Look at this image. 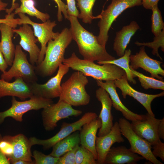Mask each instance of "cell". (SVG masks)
I'll return each instance as SVG.
<instances>
[{
  "instance_id": "cell-1",
  "label": "cell",
  "mask_w": 164,
  "mask_h": 164,
  "mask_svg": "<svg viewBox=\"0 0 164 164\" xmlns=\"http://www.w3.org/2000/svg\"><path fill=\"white\" fill-rule=\"evenodd\" d=\"M68 20L70 24L69 29L72 39L77 44L79 53L84 59L98 61L115 59L108 53L105 46L99 43L97 36L83 27L77 17L70 16Z\"/></svg>"
},
{
  "instance_id": "cell-2",
  "label": "cell",
  "mask_w": 164,
  "mask_h": 164,
  "mask_svg": "<svg viewBox=\"0 0 164 164\" xmlns=\"http://www.w3.org/2000/svg\"><path fill=\"white\" fill-rule=\"evenodd\" d=\"M72 40L70 29L65 28L56 39L50 40L43 60L35 66L36 75L44 77L53 74L63 63L65 50Z\"/></svg>"
},
{
  "instance_id": "cell-3",
  "label": "cell",
  "mask_w": 164,
  "mask_h": 164,
  "mask_svg": "<svg viewBox=\"0 0 164 164\" xmlns=\"http://www.w3.org/2000/svg\"><path fill=\"white\" fill-rule=\"evenodd\" d=\"M94 61L80 59L74 52L70 57L64 59L63 63L73 70L82 72L86 76L96 80H114L126 75L125 71L112 64H97Z\"/></svg>"
},
{
  "instance_id": "cell-4",
  "label": "cell",
  "mask_w": 164,
  "mask_h": 164,
  "mask_svg": "<svg viewBox=\"0 0 164 164\" xmlns=\"http://www.w3.org/2000/svg\"><path fill=\"white\" fill-rule=\"evenodd\" d=\"M89 82L87 76L81 72L73 73L61 84V91L59 101H63L72 106L85 105L90 102V97L85 86Z\"/></svg>"
},
{
  "instance_id": "cell-5",
  "label": "cell",
  "mask_w": 164,
  "mask_h": 164,
  "mask_svg": "<svg viewBox=\"0 0 164 164\" xmlns=\"http://www.w3.org/2000/svg\"><path fill=\"white\" fill-rule=\"evenodd\" d=\"M142 5L141 0H111L104 10H102L97 24L99 34L97 38L99 43L105 46L108 40V33L112 24L126 9Z\"/></svg>"
},
{
  "instance_id": "cell-6",
  "label": "cell",
  "mask_w": 164,
  "mask_h": 164,
  "mask_svg": "<svg viewBox=\"0 0 164 164\" xmlns=\"http://www.w3.org/2000/svg\"><path fill=\"white\" fill-rule=\"evenodd\" d=\"M35 66L29 62L26 54L23 51L20 45H17L11 67L8 70L2 73L1 79L10 82L13 78L21 77L28 84L36 82L38 77Z\"/></svg>"
},
{
  "instance_id": "cell-7",
  "label": "cell",
  "mask_w": 164,
  "mask_h": 164,
  "mask_svg": "<svg viewBox=\"0 0 164 164\" xmlns=\"http://www.w3.org/2000/svg\"><path fill=\"white\" fill-rule=\"evenodd\" d=\"M53 103L52 99H47L35 95L28 100L17 101L13 97L11 107L3 111H0V125L5 118L11 117L18 122H22L23 116L26 113L32 110H38L43 109Z\"/></svg>"
},
{
  "instance_id": "cell-8",
  "label": "cell",
  "mask_w": 164,
  "mask_h": 164,
  "mask_svg": "<svg viewBox=\"0 0 164 164\" xmlns=\"http://www.w3.org/2000/svg\"><path fill=\"white\" fill-rule=\"evenodd\" d=\"M118 123L122 135L128 140L130 149L143 157L154 164H163L153 155L151 144L137 135L132 130L130 123L126 119L121 118Z\"/></svg>"
},
{
  "instance_id": "cell-9",
  "label": "cell",
  "mask_w": 164,
  "mask_h": 164,
  "mask_svg": "<svg viewBox=\"0 0 164 164\" xmlns=\"http://www.w3.org/2000/svg\"><path fill=\"white\" fill-rule=\"evenodd\" d=\"M98 116L94 112H88L85 113L77 121L72 123L63 122L60 130L52 137L46 139H40L33 137L29 139L32 146L39 145L43 146L44 150H48L57 142L67 137L73 132L80 131L83 126Z\"/></svg>"
},
{
  "instance_id": "cell-10",
  "label": "cell",
  "mask_w": 164,
  "mask_h": 164,
  "mask_svg": "<svg viewBox=\"0 0 164 164\" xmlns=\"http://www.w3.org/2000/svg\"><path fill=\"white\" fill-rule=\"evenodd\" d=\"M82 112L76 110L72 106L63 101H58L43 109L41 115L43 127L45 130H53L57 126V123L60 120L70 117H77Z\"/></svg>"
},
{
  "instance_id": "cell-11",
  "label": "cell",
  "mask_w": 164,
  "mask_h": 164,
  "mask_svg": "<svg viewBox=\"0 0 164 164\" xmlns=\"http://www.w3.org/2000/svg\"><path fill=\"white\" fill-rule=\"evenodd\" d=\"M18 15L19 17V25L27 24L31 25L33 29L35 36L40 43V51L36 63V65H38L44 58L48 42L50 40L56 39L60 33L58 32H55L53 31L57 24L55 21H51L49 19L41 23H36L32 21L24 14L20 13Z\"/></svg>"
},
{
  "instance_id": "cell-12",
  "label": "cell",
  "mask_w": 164,
  "mask_h": 164,
  "mask_svg": "<svg viewBox=\"0 0 164 164\" xmlns=\"http://www.w3.org/2000/svg\"><path fill=\"white\" fill-rule=\"evenodd\" d=\"M69 69L67 66L61 63L56 75L45 83L41 84L36 82L28 84L33 95L50 99L59 97L61 91L62 80Z\"/></svg>"
},
{
  "instance_id": "cell-13",
  "label": "cell",
  "mask_w": 164,
  "mask_h": 164,
  "mask_svg": "<svg viewBox=\"0 0 164 164\" xmlns=\"http://www.w3.org/2000/svg\"><path fill=\"white\" fill-rule=\"evenodd\" d=\"M160 120L147 113L143 119L132 121L131 125L133 131L137 135L152 146L160 140L158 134Z\"/></svg>"
},
{
  "instance_id": "cell-14",
  "label": "cell",
  "mask_w": 164,
  "mask_h": 164,
  "mask_svg": "<svg viewBox=\"0 0 164 164\" xmlns=\"http://www.w3.org/2000/svg\"><path fill=\"white\" fill-rule=\"evenodd\" d=\"M145 46H142L138 52L135 55H131L129 67L135 70L139 68L149 72L152 77L163 80L164 70L161 67L162 62L153 59L147 54Z\"/></svg>"
},
{
  "instance_id": "cell-15",
  "label": "cell",
  "mask_w": 164,
  "mask_h": 164,
  "mask_svg": "<svg viewBox=\"0 0 164 164\" xmlns=\"http://www.w3.org/2000/svg\"><path fill=\"white\" fill-rule=\"evenodd\" d=\"M114 81L116 87L121 90L124 98H126L127 95L133 97L143 106L148 113L155 117L152 110L151 103L155 98L163 96L164 91L155 94H148L138 91L129 85L126 75L121 78L114 80Z\"/></svg>"
},
{
  "instance_id": "cell-16",
  "label": "cell",
  "mask_w": 164,
  "mask_h": 164,
  "mask_svg": "<svg viewBox=\"0 0 164 164\" xmlns=\"http://www.w3.org/2000/svg\"><path fill=\"white\" fill-rule=\"evenodd\" d=\"M96 97L101 104V109L98 117L101 120V125L97 134L98 136L101 137L109 133L113 125L111 111L112 104L108 93L101 87L96 90Z\"/></svg>"
},
{
  "instance_id": "cell-17",
  "label": "cell",
  "mask_w": 164,
  "mask_h": 164,
  "mask_svg": "<svg viewBox=\"0 0 164 164\" xmlns=\"http://www.w3.org/2000/svg\"><path fill=\"white\" fill-rule=\"evenodd\" d=\"M22 25L19 29H13V31L20 36L19 45L24 50L28 52L29 62L35 65L37 63L40 51V49L36 44L38 40L29 25Z\"/></svg>"
},
{
  "instance_id": "cell-18",
  "label": "cell",
  "mask_w": 164,
  "mask_h": 164,
  "mask_svg": "<svg viewBox=\"0 0 164 164\" xmlns=\"http://www.w3.org/2000/svg\"><path fill=\"white\" fill-rule=\"evenodd\" d=\"M118 122H116L110 132L101 137L97 136L96 148L97 154V164H104L105 157L112 145L116 142H123Z\"/></svg>"
},
{
  "instance_id": "cell-19",
  "label": "cell",
  "mask_w": 164,
  "mask_h": 164,
  "mask_svg": "<svg viewBox=\"0 0 164 164\" xmlns=\"http://www.w3.org/2000/svg\"><path fill=\"white\" fill-rule=\"evenodd\" d=\"M3 137L13 146V154L9 159L10 164H12L14 162L19 160L34 162L32 159L31 148L32 146L29 139L25 135L19 134L14 136L6 135Z\"/></svg>"
},
{
  "instance_id": "cell-20",
  "label": "cell",
  "mask_w": 164,
  "mask_h": 164,
  "mask_svg": "<svg viewBox=\"0 0 164 164\" xmlns=\"http://www.w3.org/2000/svg\"><path fill=\"white\" fill-rule=\"evenodd\" d=\"M97 85L105 90L108 94L111 100L112 106L117 111L121 112L127 120L131 121L142 120L145 115L139 114L130 111L122 103L116 91V87L114 80H109L103 82L102 80H96Z\"/></svg>"
},
{
  "instance_id": "cell-21",
  "label": "cell",
  "mask_w": 164,
  "mask_h": 164,
  "mask_svg": "<svg viewBox=\"0 0 164 164\" xmlns=\"http://www.w3.org/2000/svg\"><path fill=\"white\" fill-rule=\"evenodd\" d=\"M15 79V81L12 82L0 79V98L10 96L25 100L33 95L29 84L22 78L16 77Z\"/></svg>"
},
{
  "instance_id": "cell-22",
  "label": "cell",
  "mask_w": 164,
  "mask_h": 164,
  "mask_svg": "<svg viewBox=\"0 0 164 164\" xmlns=\"http://www.w3.org/2000/svg\"><path fill=\"white\" fill-rule=\"evenodd\" d=\"M144 159L125 146L113 147L108 152L104 164H136Z\"/></svg>"
},
{
  "instance_id": "cell-23",
  "label": "cell",
  "mask_w": 164,
  "mask_h": 164,
  "mask_svg": "<svg viewBox=\"0 0 164 164\" xmlns=\"http://www.w3.org/2000/svg\"><path fill=\"white\" fill-rule=\"evenodd\" d=\"M101 125V120L97 118L83 125L79 132L80 144L91 151L96 160L97 159L96 148V135Z\"/></svg>"
},
{
  "instance_id": "cell-24",
  "label": "cell",
  "mask_w": 164,
  "mask_h": 164,
  "mask_svg": "<svg viewBox=\"0 0 164 164\" xmlns=\"http://www.w3.org/2000/svg\"><path fill=\"white\" fill-rule=\"evenodd\" d=\"M139 29L137 22L132 21L129 25L124 26L120 31L116 32L113 48L117 56L121 57L124 55L131 38Z\"/></svg>"
},
{
  "instance_id": "cell-25",
  "label": "cell",
  "mask_w": 164,
  "mask_h": 164,
  "mask_svg": "<svg viewBox=\"0 0 164 164\" xmlns=\"http://www.w3.org/2000/svg\"><path fill=\"white\" fill-rule=\"evenodd\" d=\"M13 28L8 24H0L1 40L0 48L8 66H11L14 60L15 47L12 41L14 33Z\"/></svg>"
},
{
  "instance_id": "cell-26",
  "label": "cell",
  "mask_w": 164,
  "mask_h": 164,
  "mask_svg": "<svg viewBox=\"0 0 164 164\" xmlns=\"http://www.w3.org/2000/svg\"><path fill=\"white\" fill-rule=\"evenodd\" d=\"M80 140L79 132L76 131L56 143L53 147L49 154L59 158L65 153L79 145Z\"/></svg>"
},
{
  "instance_id": "cell-27",
  "label": "cell",
  "mask_w": 164,
  "mask_h": 164,
  "mask_svg": "<svg viewBox=\"0 0 164 164\" xmlns=\"http://www.w3.org/2000/svg\"><path fill=\"white\" fill-rule=\"evenodd\" d=\"M21 5L17 8L13 12L15 15L22 13L35 17L43 22L49 19L50 16L47 13L42 12L38 10L35 6L34 0H19Z\"/></svg>"
},
{
  "instance_id": "cell-28",
  "label": "cell",
  "mask_w": 164,
  "mask_h": 164,
  "mask_svg": "<svg viewBox=\"0 0 164 164\" xmlns=\"http://www.w3.org/2000/svg\"><path fill=\"white\" fill-rule=\"evenodd\" d=\"M131 53V50L128 49L125 50L124 55L118 59L110 60L100 61L97 62L99 64L105 63L114 64L120 67L125 71L128 81L135 84L136 81L134 79L135 77L129 67Z\"/></svg>"
},
{
  "instance_id": "cell-29",
  "label": "cell",
  "mask_w": 164,
  "mask_h": 164,
  "mask_svg": "<svg viewBox=\"0 0 164 164\" xmlns=\"http://www.w3.org/2000/svg\"><path fill=\"white\" fill-rule=\"evenodd\" d=\"M96 0H76L80 12L78 18L82 19L86 24H91L92 20L96 19H100L99 15L94 16L93 15V8Z\"/></svg>"
},
{
  "instance_id": "cell-30",
  "label": "cell",
  "mask_w": 164,
  "mask_h": 164,
  "mask_svg": "<svg viewBox=\"0 0 164 164\" xmlns=\"http://www.w3.org/2000/svg\"><path fill=\"white\" fill-rule=\"evenodd\" d=\"M130 68L135 77H138L141 86L145 89L147 90L151 88L164 91V82L163 80H157L153 77L147 76L136 70H134L130 67Z\"/></svg>"
},
{
  "instance_id": "cell-31",
  "label": "cell",
  "mask_w": 164,
  "mask_h": 164,
  "mask_svg": "<svg viewBox=\"0 0 164 164\" xmlns=\"http://www.w3.org/2000/svg\"><path fill=\"white\" fill-rule=\"evenodd\" d=\"M76 164H96L97 160L93 154L83 146H79L76 151Z\"/></svg>"
},
{
  "instance_id": "cell-32",
  "label": "cell",
  "mask_w": 164,
  "mask_h": 164,
  "mask_svg": "<svg viewBox=\"0 0 164 164\" xmlns=\"http://www.w3.org/2000/svg\"><path fill=\"white\" fill-rule=\"evenodd\" d=\"M135 44L139 46H146L152 49V53L154 55H156L161 60L162 58L158 52V49L161 47L162 51L164 52V30H162L159 35L155 36L152 42L148 43H140L136 41Z\"/></svg>"
},
{
  "instance_id": "cell-33",
  "label": "cell",
  "mask_w": 164,
  "mask_h": 164,
  "mask_svg": "<svg viewBox=\"0 0 164 164\" xmlns=\"http://www.w3.org/2000/svg\"><path fill=\"white\" fill-rule=\"evenodd\" d=\"M152 10L151 31L155 36H157L164 30V23L161 11L159 9L158 5L154 7Z\"/></svg>"
},
{
  "instance_id": "cell-34",
  "label": "cell",
  "mask_w": 164,
  "mask_h": 164,
  "mask_svg": "<svg viewBox=\"0 0 164 164\" xmlns=\"http://www.w3.org/2000/svg\"><path fill=\"white\" fill-rule=\"evenodd\" d=\"M32 157L35 164H57L59 158L46 155L36 150L33 151Z\"/></svg>"
},
{
  "instance_id": "cell-35",
  "label": "cell",
  "mask_w": 164,
  "mask_h": 164,
  "mask_svg": "<svg viewBox=\"0 0 164 164\" xmlns=\"http://www.w3.org/2000/svg\"><path fill=\"white\" fill-rule=\"evenodd\" d=\"M77 145L59 157L57 164H76L75 156Z\"/></svg>"
},
{
  "instance_id": "cell-36",
  "label": "cell",
  "mask_w": 164,
  "mask_h": 164,
  "mask_svg": "<svg viewBox=\"0 0 164 164\" xmlns=\"http://www.w3.org/2000/svg\"><path fill=\"white\" fill-rule=\"evenodd\" d=\"M0 150L9 160L13 153V146L3 137L0 138Z\"/></svg>"
},
{
  "instance_id": "cell-37",
  "label": "cell",
  "mask_w": 164,
  "mask_h": 164,
  "mask_svg": "<svg viewBox=\"0 0 164 164\" xmlns=\"http://www.w3.org/2000/svg\"><path fill=\"white\" fill-rule=\"evenodd\" d=\"M56 4L58 7V10L57 15V19L59 22L63 20V15H64L65 19L68 20L69 16L67 13V5L62 0H53Z\"/></svg>"
},
{
  "instance_id": "cell-38",
  "label": "cell",
  "mask_w": 164,
  "mask_h": 164,
  "mask_svg": "<svg viewBox=\"0 0 164 164\" xmlns=\"http://www.w3.org/2000/svg\"><path fill=\"white\" fill-rule=\"evenodd\" d=\"M152 146L153 150L152 151L153 155L156 158L159 157L164 162V143L160 140Z\"/></svg>"
},
{
  "instance_id": "cell-39",
  "label": "cell",
  "mask_w": 164,
  "mask_h": 164,
  "mask_svg": "<svg viewBox=\"0 0 164 164\" xmlns=\"http://www.w3.org/2000/svg\"><path fill=\"white\" fill-rule=\"evenodd\" d=\"M15 15L13 12L9 14H7L5 15V18L0 19V24L2 23L7 24L13 29H15L19 25V18L15 19Z\"/></svg>"
},
{
  "instance_id": "cell-40",
  "label": "cell",
  "mask_w": 164,
  "mask_h": 164,
  "mask_svg": "<svg viewBox=\"0 0 164 164\" xmlns=\"http://www.w3.org/2000/svg\"><path fill=\"white\" fill-rule=\"evenodd\" d=\"M67 13L68 16H71L78 18L79 12L76 6L75 0H66Z\"/></svg>"
},
{
  "instance_id": "cell-41",
  "label": "cell",
  "mask_w": 164,
  "mask_h": 164,
  "mask_svg": "<svg viewBox=\"0 0 164 164\" xmlns=\"http://www.w3.org/2000/svg\"><path fill=\"white\" fill-rule=\"evenodd\" d=\"M160 0H141L142 5L145 9H151L157 5Z\"/></svg>"
},
{
  "instance_id": "cell-42",
  "label": "cell",
  "mask_w": 164,
  "mask_h": 164,
  "mask_svg": "<svg viewBox=\"0 0 164 164\" xmlns=\"http://www.w3.org/2000/svg\"><path fill=\"white\" fill-rule=\"evenodd\" d=\"M8 66L0 48V70L2 73L5 72L6 71Z\"/></svg>"
},
{
  "instance_id": "cell-43",
  "label": "cell",
  "mask_w": 164,
  "mask_h": 164,
  "mask_svg": "<svg viewBox=\"0 0 164 164\" xmlns=\"http://www.w3.org/2000/svg\"><path fill=\"white\" fill-rule=\"evenodd\" d=\"M158 134L160 139H164V118L161 119L158 128Z\"/></svg>"
},
{
  "instance_id": "cell-44",
  "label": "cell",
  "mask_w": 164,
  "mask_h": 164,
  "mask_svg": "<svg viewBox=\"0 0 164 164\" xmlns=\"http://www.w3.org/2000/svg\"><path fill=\"white\" fill-rule=\"evenodd\" d=\"M0 134V138L2 137ZM9 159L0 150V164H10Z\"/></svg>"
},
{
  "instance_id": "cell-45",
  "label": "cell",
  "mask_w": 164,
  "mask_h": 164,
  "mask_svg": "<svg viewBox=\"0 0 164 164\" xmlns=\"http://www.w3.org/2000/svg\"><path fill=\"white\" fill-rule=\"evenodd\" d=\"M16 0H12V2L11 8L9 9H6L5 12L8 14H11L19 6L17 3H15Z\"/></svg>"
},
{
  "instance_id": "cell-46",
  "label": "cell",
  "mask_w": 164,
  "mask_h": 164,
  "mask_svg": "<svg viewBox=\"0 0 164 164\" xmlns=\"http://www.w3.org/2000/svg\"><path fill=\"white\" fill-rule=\"evenodd\" d=\"M8 3L4 2L2 0H0V11L5 10Z\"/></svg>"
},
{
  "instance_id": "cell-47",
  "label": "cell",
  "mask_w": 164,
  "mask_h": 164,
  "mask_svg": "<svg viewBox=\"0 0 164 164\" xmlns=\"http://www.w3.org/2000/svg\"><path fill=\"white\" fill-rule=\"evenodd\" d=\"M34 162H30L24 160H19L14 162L12 164H34Z\"/></svg>"
},
{
  "instance_id": "cell-48",
  "label": "cell",
  "mask_w": 164,
  "mask_h": 164,
  "mask_svg": "<svg viewBox=\"0 0 164 164\" xmlns=\"http://www.w3.org/2000/svg\"><path fill=\"white\" fill-rule=\"evenodd\" d=\"M107 1H108V0H107Z\"/></svg>"
}]
</instances>
